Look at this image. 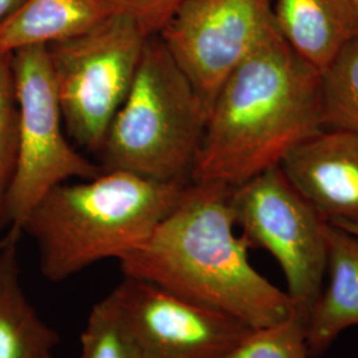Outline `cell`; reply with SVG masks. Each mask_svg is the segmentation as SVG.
<instances>
[{"instance_id":"obj_1","label":"cell","mask_w":358,"mask_h":358,"mask_svg":"<svg viewBox=\"0 0 358 358\" xmlns=\"http://www.w3.org/2000/svg\"><path fill=\"white\" fill-rule=\"evenodd\" d=\"M230 187L190 182L152 235L118 260L124 276L217 309L252 329L292 313L289 297L251 264Z\"/></svg>"},{"instance_id":"obj_2","label":"cell","mask_w":358,"mask_h":358,"mask_svg":"<svg viewBox=\"0 0 358 358\" xmlns=\"http://www.w3.org/2000/svg\"><path fill=\"white\" fill-rule=\"evenodd\" d=\"M322 129L321 73L276 32L217 92L192 182L235 189L280 166L287 154Z\"/></svg>"},{"instance_id":"obj_3","label":"cell","mask_w":358,"mask_h":358,"mask_svg":"<svg viewBox=\"0 0 358 358\" xmlns=\"http://www.w3.org/2000/svg\"><path fill=\"white\" fill-rule=\"evenodd\" d=\"M189 183L103 171L55 186L20 229L36 243L41 275L52 282H64L99 262H118L145 242Z\"/></svg>"},{"instance_id":"obj_4","label":"cell","mask_w":358,"mask_h":358,"mask_svg":"<svg viewBox=\"0 0 358 358\" xmlns=\"http://www.w3.org/2000/svg\"><path fill=\"white\" fill-rule=\"evenodd\" d=\"M206 118L203 105L162 40L148 38L131 88L100 150L103 171L192 182Z\"/></svg>"},{"instance_id":"obj_5","label":"cell","mask_w":358,"mask_h":358,"mask_svg":"<svg viewBox=\"0 0 358 358\" xmlns=\"http://www.w3.org/2000/svg\"><path fill=\"white\" fill-rule=\"evenodd\" d=\"M148 38L128 16L113 13L84 34L47 45L66 134L81 148L100 153Z\"/></svg>"},{"instance_id":"obj_6","label":"cell","mask_w":358,"mask_h":358,"mask_svg":"<svg viewBox=\"0 0 358 358\" xmlns=\"http://www.w3.org/2000/svg\"><path fill=\"white\" fill-rule=\"evenodd\" d=\"M236 227L250 248L273 256L287 282L292 313L306 324L327 276V222L284 176L280 166L231 190Z\"/></svg>"},{"instance_id":"obj_7","label":"cell","mask_w":358,"mask_h":358,"mask_svg":"<svg viewBox=\"0 0 358 358\" xmlns=\"http://www.w3.org/2000/svg\"><path fill=\"white\" fill-rule=\"evenodd\" d=\"M19 105L17 154L7 195V224L22 227L40 199L69 179H92L103 169L78 153L66 138L47 45L13 53ZM22 230V229H20Z\"/></svg>"},{"instance_id":"obj_8","label":"cell","mask_w":358,"mask_h":358,"mask_svg":"<svg viewBox=\"0 0 358 358\" xmlns=\"http://www.w3.org/2000/svg\"><path fill=\"white\" fill-rule=\"evenodd\" d=\"M273 0H182L157 34L208 113L231 73L278 29Z\"/></svg>"},{"instance_id":"obj_9","label":"cell","mask_w":358,"mask_h":358,"mask_svg":"<svg viewBox=\"0 0 358 358\" xmlns=\"http://www.w3.org/2000/svg\"><path fill=\"white\" fill-rule=\"evenodd\" d=\"M148 358H223L252 331L242 321L124 276L110 292Z\"/></svg>"},{"instance_id":"obj_10","label":"cell","mask_w":358,"mask_h":358,"mask_svg":"<svg viewBox=\"0 0 358 358\" xmlns=\"http://www.w3.org/2000/svg\"><path fill=\"white\" fill-rule=\"evenodd\" d=\"M280 169L325 222L358 227V134L322 129L287 154Z\"/></svg>"},{"instance_id":"obj_11","label":"cell","mask_w":358,"mask_h":358,"mask_svg":"<svg viewBox=\"0 0 358 358\" xmlns=\"http://www.w3.org/2000/svg\"><path fill=\"white\" fill-rule=\"evenodd\" d=\"M272 7L282 40L320 73L358 35L353 0H273Z\"/></svg>"},{"instance_id":"obj_12","label":"cell","mask_w":358,"mask_h":358,"mask_svg":"<svg viewBox=\"0 0 358 358\" xmlns=\"http://www.w3.org/2000/svg\"><path fill=\"white\" fill-rule=\"evenodd\" d=\"M328 284L312 309L306 329L310 358L329 350L341 333L358 327V236L325 224Z\"/></svg>"},{"instance_id":"obj_13","label":"cell","mask_w":358,"mask_h":358,"mask_svg":"<svg viewBox=\"0 0 358 358\" xmlns=\"http://www.w3.org/2000/svg\"><path fill=\"white\" fill-rule=\"evenodd\" d=\"M0 242V358H56L60 336L41 319L22 282L19 244L10 226Z\"/></svg>"},{"instance_id":"obj_14","label":"cell","mask_w":358,"mask_h":358,"mask_svg":"<svg viewBox=\"0 0 358 358\" xmlns=\"http://www.w3.org/2000/svg\"><path fill=\"white\" fill-rule=\"evenodd\" d=\"M110 15L101 0H24L0 24V55L73 38Z\"/></svg>"},{"instance_id":"obj_15","label":"cell","mask_w":358,"mask_h":358,"mask_svg":"<svg viewBox=\"0 0 358 358\" xmlns=\"http://www.w3.org/2000/svg\"><path fill=\"white\" fill-rule=\"evenodd\" d=\"M322 127L358 134V35L321 72Z\"/></svg>"},{"instance_id":"obj_16","label":"cell","mask_w":358,"mask_h":358,"mask_svg":"<svg viewBox=\"0 0 358 358\" xmlns=\"http://www.w3.org/2000/svg\"><path fill=\"white\" fill-rule=\"evenodd\" d=\"M77 358H148L129 332L112 294L90 309Z\"/></svg>"},{"instance_id":"obj_17","label":"cell","mask_w":358,"mask_h":358,"mask_svg":"<svg viewBox=\"0 0 358 358\" xmlns=\"http://www.w3.org/2000/svg\"><path fill=\"white\" fill-rule=\"evenodd\" d=\"M19 105L13 76V53L0 55V230L7 229V195L17 154Z\"/></svg>"},{"instance_id":"obj_18","label":"cell","mask_w":358,"mask_h":358,"mask_svg":"<svg viewBox=\"0 0 358 358\" xmlns=\"http://www.w3.org/2000/svg\"><path fill=\"white\" fill-rule=\"evenodd\" d=\"M306 329L307 324L291 313L276 325L252 329L223 358H310Z\"/></svg>"},{"instance_id":"obj_19","label":"cell","mask_w":358,"mask_h":358,"mask_svg":"<svg viewBox=\"0 0 358 358\" xmlns=\"http://www.w3.org/2000/svg\"><path fill=\"white\" fill-rule=\"evenodd\" d=\"M112 13L128 16L146 36L157 35L182 0H101Z\"/></svg>"},{"instance_id":"obj_20","label":"cell","mask_w":358,"mask_h":358,"mask_svg":"<svg viewBox=\"0 0 358 358\" xmlns=\"http://www.w3.org/2000/svg\"><path fill=\"white\" fill-rule=\"evenodd\" d=\"M24 0H0V24L13 15Z\"/></svg>"},{"instance_id":"obj_21","label":"cell","mask_w":358,"mask_h":358,"mask_svg":"<svg viewBox=\"0 0 358 358\" xmlns=\"http://www.w3.org/2000/svg\"><path fill=\"white\" fill-rule=\"evenodd\" d=\"M334 226H337V227H340V229H343V230L349 231V232H352V234H355V235H357L358 236V227L344 226V224H334Z\"/></svg>"},{"instance_id":"obj_22","label":"cell","mask_w":358,"mask_h":358,"mask_svg":"<svg viewBox=\"0 0 358 358\" xmlns=\"http://www.w3.org/2000/svg\"><path fill=\"white\" fill-rule=\"evenodd\" d=\"M353 1H355V4L358 7V0H353Z\"/></svg>"}]
</instances>
